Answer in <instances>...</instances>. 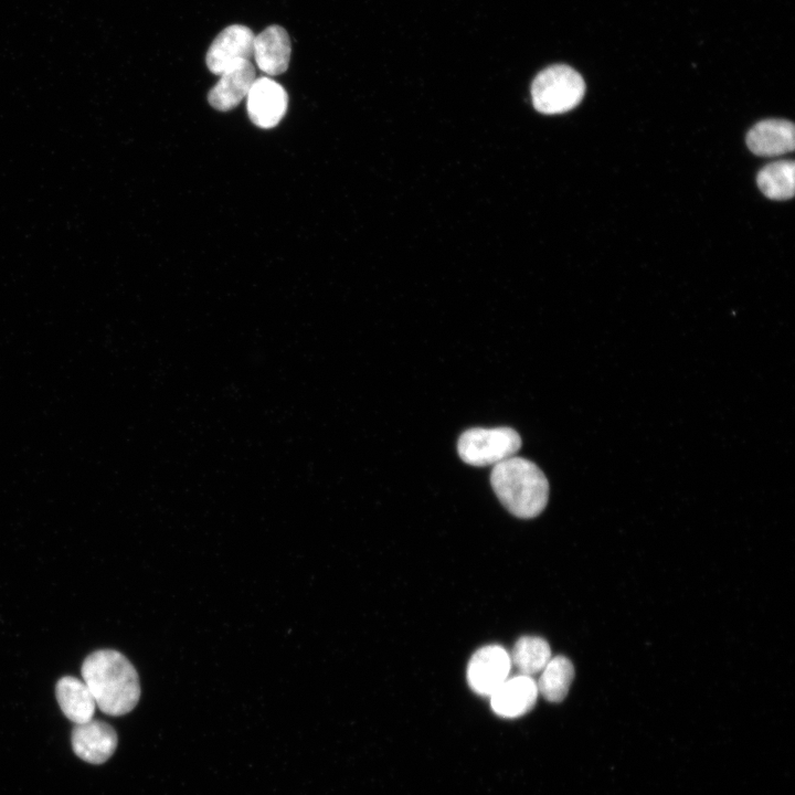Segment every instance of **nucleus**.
<instances>
[{
  "instance_id": "1",
  "label": "nucleus",
  "mask_w": 795,
  "mask_h": 795,
  "mask_svg": "<svg viewBox=\"0 0 795 795\" xmlns=\"http://www.w3.org/2000/svg\"><path fill=\"white\" fill-rule=\"evenodd\" d=\"M82 679L96 707L108 716H124L139 701L140 683L132 664L119 651L100 649L83 661Z\"/></svg>"
},
{
  "instance_id": "2",
  "label": "nucleus",
  "mask_w": 795,
  "mask_h": 795,
  "mask_svg": "<svg viewBox=\"0 0 795 795\" xmlns=\"http://www.w3.org/2000/svg\"><path fill=\"white\" fill-rule=\"evenodd\" d=\"M490 483L499 501L516 517L534 518L547 506L549 483L542 470L528 459L512 456L496 464Z\"/></svg>"
},
{
  "instance_id": "3",
  "label": "nucleus",
  "mask_w": 795,
  "mask_h": 795,
  "mask_svg": "<svg viewBox=\"0 0 795 795\" xmlns=\"http://www.w3.org/2000/svg\"><path fill=\"white\" fill-rule=\"evenodd\" d=\"M585 93L582 76L564 64L541 71L531 85L534 108L548 115L562 114L580 104Z\"/></svg>"
},
{
  "instance_id": "4",
  "label": "nucleus",
  "mask_w": 795,
  "mask_h": 795,
  "mask_svg": "<svg viewBox=\"0 0 795 795\" xmlns=\"http://www.w3.org/2000/svg\"><path fill=\"white\" fill-rule=\"evenodd\" d=\"M521 447L519 434L510 427H475L458 439V455L471 466L496 465L512 457Z\"/></svg>"
},
{
  "instance_id": "5",
  "label": "nucleus",
  "mask_w": 795,
  "mask_h": 795,
  "mask_svg": "<svg viewBox=\"0 0 795 795\" xmlns=\"http://www.w3.org/2000/svg\"><path fill=\"white\" fill-rule=\"evenodd\" d=\"M511 668L510 655L498 645L479 648L469 659L467 682L480 696L490 695L508 678Z\"/></svg>"
},
{
  "instance_id": "6",
  "label": "nucleus",
  "mask_w": 795,
  "mask_h": 795,
  "mask_svg": "<svg viewBox=\"0 0 795 795\" xmlns=\"http://www.w3.org/2000/svg\"><path fill=\"white\" fill-rule=\"evenodd\" d=\"M254 39V33L245 25L226 26L206 52L205 62L210 72L220 75L240 62L250 61L253 56Z\"/></svg>"
},
{
  "instance_id": "7",
  "label": "nucleus",
  "mask_w": 795,
  "mask_h": 795,
  "mask_svg": "<svg viewBox=\"0 0 795 795\" xmlns=\"http://www.w3.org/2000/svg\"><path fill=\"white\" fill-rule=\"evenodd\" d=\"M288 96L284 87L268 77L256 78L246 96L251 121L264 129L275 127L284 117Z\"/></svg>"
},
{
  "instance_id": "8",
  "label": "nucleus",
  "mask_w": 795,
  "mask_h": 795,
  "mask_svg": "<svg viewBox=\"0 0 795 795\" xmlns=\"http://www.w3.org/2000/svg\"><path fill=\"white\" fill-rule=\"evenodd\" d=\"M117 734L106 722L89 720L75 724L72 731V748L74 753L91 764L106 762L117 748Z\"/></svg>"
},
{
  "instance_id": "9",
  "label": "nucleus",
  "mask_w": 795,
  "mask_h": 795,
  "mask_svg": "<svg viewBox=\"0 0 795 795\" xmlns=\"http://www.w3.org/2000/svg\"><path fill=\"white\" fill-rule=\"evenodd\" d=\"M539 691L536 680L526 675L507 678L491 695L494 712L504 718H517L536 704Z\"/></svg>"
},
{
  "instance_id": "10",
  "label": "nucleus",
  "mask_w": 795,
  "mask_h": 795,
  "mask_svg": "<svg viewBox=\"0 0 795 795\" xmlns=\"http://www.w3.org/2000/svg\"><path fill=\"white\" fill-rule=\"evenodd\" d=\"M255 80V68L250 61L229 67L220 74V80L210 89L209 104L220 112L233 109L246 98Z\"/></svg>"
},
{
  "instance_id": "11",
  "label": "nucleus",
  "mask_w": 795,
  "mask_h": 795,
  "mask_svg": "<svg viewBox=\"0 0 795 795\" xmlns=\"http://www.w3.org/2000/svg\"><path fill=\"white\" fill-rule=\"evenodd\" d=\"M749 149L762 157L780 156L794 150L795 128L785 119H765L755 124L746 135Z\"/></svg>"
},
{
  "instance_id": "12",
  "label": "nucleus",
  "mask_w": 795,
  "mask_h": 795,
  "mask_svg": "<svg viewBox=\"0 0 795 795\" xmlns=\"http://www.w3.org/2000/svg\"><path fill=\"white\" fill-rule=\"evenodd\" d=\"M290 53V40L284 28L269 25L255 35L253 56L262 72L272 76L283 74L288 68Z\"/></svg>"
},
{
  "instance_id": "13",
  "label": "nucleus",
  "mask_w": 795,
  "mask_h": 795,
  "mask_svg": "<svg viewBox=\"0 0 795 795\" xmlns=\"http://www.w3.org/2000/svg\"><path fill=\"white\" fill-rule=\"evenodd\" d=\"M55 695L62 712L73 723L81 724L93 719L96 702L83 679L62 677L56 683Z\"/></svg>"
},
{
  "instance_id": "14",
  "label": "nucleus",
  "mask_w": 795,
  "mask_h": 795,
  "mask_svg": "<svg viewBox=\"0 0 795 795\" xmlns=\"http://www.w3.org/2000/svg\"><path fill=\"white\" fill-rule=\"evenodd\" d=\"M574 678V667L564 656L551 657L537 682L539 693L550 702H561Z\"/></svg>"
},
{
  "instance_id": "15",
  "label": "nucleus",
  "mask_w": 795,
  "mask_h": 795,
  "mask_svg": "<svg viewBox=\"0 0 795 795\" xmlns=\"http://www.w3.org/2000/svg\"><path fill=\"white\" fill-rule=\"evenodd\" d=\"M551 659V649L548 642L541 637L523 636L515 644L510 660L517 669L532 677L540 674Z\"/></svg>"
},
{
  "instance_id": "16",
  "label": "nucleus",
  "mask_w": 795,
  "mask_h": 795,
  "mask_svg": "<svg viewBox=\"0 0 795 795\" xmlns=\"http://www.w3.org/2000/svg\"><path fill=\"white\" fill-rule=\"evenodd\" d=\"M793 160H780L765 166L757 174V186L772 200H787L794 195Z\"/></svg>"
}]
</instances>
